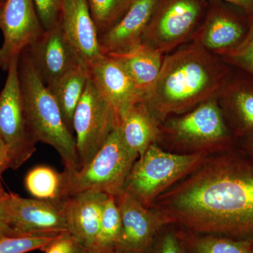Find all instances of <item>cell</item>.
I'll return each mask as SVG.
<instances>
[{
	"instance_id": "836d02e7",
	"label": "cell",
	"mask_w": 253,
	"mask_h": 253,
	"mask_svg": "<svg viewBox=\"0 0 253 253\" xmlns=\"http://www.w3.org/2000/svg\"><path fill=\"white\" fill-rule=\"evenodd\" d=\"M229 3L243 10L249 17L253 16V0H218Z\"/></svg>"
},
{
	"instance_id": "6da1fadb",
	"label": "cell",
	"mask_w": 253,
	"mask_h": 253,
	"mask_svg": "<svg viewBox=\"0 0 253 253\" xmlns=\"http://www.w3.org/2000/svg\"><path fill=\"white\" fill-rule=\"evenodd\" d=\"M151 208L186 231L253 240V158L236 147L211 155Z\"/></svg>"
},
{
	"instance_id": "9c48e42d",
	"label": "cell",
	"mask_w": 253,
	"mask_h": 253,
	"mask_svg": "<svg viewBox=\"0 0 253 253\" xmlns=\"http://www.w3.org/2000/svg\"><path fill=\"white\" fill-rule=\"evenodd\" d=\"M18 59L10 64L0 93V139L7 149L12 169H18L36 151V143L25 114L18 78Z\"/></svg>"
},
{
	"instance_id": "d6a6232c",
	"label": "cell",
	"mask_w": 253,
	"mask_h": 253,
	"mask_svg": "<svg viewBox=\"0 0 253 253\" xmlns=\"http://www.w3.org/2000/svg\"><path fill=\"white\" fill-rule=\"evenodd\" d=\"M236 147L249 157L253 158V133L236 141Z\"/></svg>"
},
{
	"instance_id": "1f68e13d",
	"label": "cell",
	"mask_w": 253,
	"mask_h": 253,
	"mask_svg": "<svg viewBox=\"0 0 253 253\" xmlns=\"http://www.w3.org/2000/svg\"><path fill=\"white\" fill-rule=\"evenodd\" d=\"M8 193L5 191L1 181H0V239L6 236H16L14 231L11 230L9 226L5 222L4 216H3V206L5 198Z\"/></svg>"
},
{
	"instance_id": "d590c367",
	"label": "cell",
	"mask_w": 253,
	"mask_h": 253,
	"mask_svg": "<svg viewBox=\"0 0 253 253\" xmlns=\"http://www.w3.org/2000/svg\"><path fill=\"white\" fill-rule=\"evenodd\" d=\"M81 253H121L118 252V251H116V249L113 250H101V249H93V248H90V249H86V248H84L83 251H81Z\"/></svg>"
},
{
	"instance_id": "52a82bcc",
	"label": "cell",
	"mask_w": 253,
	"mask_h": 253,
	"mask_svg": "<svg viewBox=\"0 0 253 253\" xmlns=\"http://www.w3.org/2000/svg\"><path fill=\"white\" fill-rule=\"evenodd\" d=\"M208 0H158L142 42L163 54L192 40L204 21Z\"/></svg>"
},
{
	"instance_id": "4fadbf2b",
	"label": "cell",
	"mask_w": 253,
	"mask_h": 253,
	"mask_svg": "<svg viewBox=\"0 0 253 253\" xmlns=\"http://www.w3.org/2000/svg\"><path fill=\"white\" fill-rule=\"evenodd\" d=\"M115 198L122 220V232L116 251L121 253H146L160 231L169 223L153 208L144 207L123 191Z\"/></svg>"
},
{
	"instance_id": "2e32d148",
	"label": "cell",
	"mask_w": 253,
	"mask_h": 253,
	"mask_svg": "<svg viewBox=\"0 0 253 253\" xmlns=\"http://www.w3.org/2000/svg\"><path fill=\"white\" fill-rule=\"evenodd\" d=\"M60 22L89 69L104 56L87 0H64Z\"/></svg>"
},
{
	"instance_id": "d4e9b609",
	"label": "cell",
	"mask_w": 253,
	"mask_h": 253,
	"mask_svg": "<svg viewBox=\"0 0 253 253\" xmlns=\"http://www.w3.org/2000/svg\"><path fill=\"white\" fill-rule=\"evenodd\" d=\"M122 232V220L116 198L108 196L103 206L99 231L93 249H116Z\"/></svg>"
},
{
	"instance_id": "3957f363",
	"label": "cell",
	"mask_w": 253,
	"mask_h": 253,
	"mask_svg": "<svg viewBox=\"0 0 253 253\" xmlns=\"http://www.w3.org/2000/svg\"><path fill=\"white\" fill-rule=\"evenodd\" d=\"M18 78L28 127L36 143L54 148L65 169H79L76 138L65 123L56 100L37 71L27 49L18 59Z\"/></svg>"
},
{
	"instance_id": "5b68a950",
	"label": "cell",
	"mask_w": 253,
	"mask_h": 253,
	"mask_svg": "<svg viewBox=\"0 0 253 253\" xmlns=\"http://www.w3.org/2000/svg\"><path fill=\"white\" fill-rule=\"evenodd\" d=\"M208 156L176 154L153 144L133 165L123 191L151 208L161 194L194 172Z\"/></svg>"
},
{
	"instance_id": "603a6c76",
	"label": "cell",
	"mask_w": 253,
	"mask_h": 253,
	"mask_svg": "<svg viewBox=\"0 0 253 253\" xmlns=\"http://www.w3.org/2000/svg\"><path fill=\"white\" fill-rule=\"evenodd\" d=\"M177 227L184 253H251L252 251L253 240L198 234Z\"/></svg>"
},
{
	"instance_id": "5bb4252c",
	"label": "cell",
	"mask_w": 253,
	"mask_h": 253,
	"mask_svg": "<svg viewBox=\"0 0 253 253\" xmlns=\"http://www.w3.org/2000/svg\"><path fill=\"white\" fill-rule=\"evenodd\" d=\"M37 71L46 85L78 66L84 65L68 41L61 22L26 48Z\"/></svg>"
},
{
	"instance_id": "f1b7e54d",
	"label": "cell",
	"mask_w": 253,
	"mask_h": 253,
	"mask_svg": "<svg viewBox=\"0 0 253 253\" xmlns=\"http://www.w3.org/2000/svg\"><path fill=\"white\" fill-rule=\"evenodd\" d=\"M145 253H184L177 226H165Z\"/></svg>"
},
{
	"instance_id": "4316f807",
	"label": "cell",
	"mask_w": 253,
	"mask_h": 253,
	"mask_svg": "<svg viewBox=\"0 0 253 253\" xmlns=\"http://www.w3.org/2000/svg\"><path fill=\"white\" fill-rule=\"evenodd\" d=\"M221 58L230 67L239 68L253 79V16L250 17L249 31L242 42Z\"/></svg>"
},
{
	"instance_id": "9a60e30c",
	"label": "cell",
	"mask_w": 253,
	"mask_h": 253,
	"mask_svg": "<svg viewBox=\"0 0 253 253\" xmlns=\"http://www.w3.org/2000/svg\"><path fill=\"white\" fill-rule=\"evenodd\" d=\"M89 78L101 96L116 111L118 119L143 97L121 63L105 54L89 68Z\"/></svg>"
},
{
	"instance_id": "74e56055",
	"label": "cell",
	"mask_w": 253,
	"mask_h": 253,
	"mask_svg": "<svg viewBox=\"0 0 253 253\" xmlns=\"http://www.w3.org/2000/svg\"><path fill=\"white\" fill-rule=\"evenodd\" d=\"M251 253H253V246L252 251H251Z\"/></svg>"
},
{
	"instance_id": "cb8c5ba5",
	"label": "cell",
	"mask_w": 253,
	"mask_h": 253,
	"mask_svg": "<svg viewBox=\"0 0 253 253\" xmlns=\"http://www.w3.org/2000/svg\"><path fill=\"white\" fill-rule=\"evenodd\" d=\"M25 186L34 199L42 201H61L63 196L62 172L46 166L31 169L25 178Z\"/></svg>"
},
{
	"instance_id": "7a4b0ae2",
	"label": "cell",
	"mask_w": 253,
	"mask_h": 253,
	"mask_svg": "<svg viewBox=\"0 0 253 253\" xmlns=\"http://www.w3.org/2000/svg\"><path fill=\"white\" fill-rule=\"evenodd\" d=\"M231 76L220 56L190 41L165 55L157 81L142 101L161 123L217 99Z\"/></svg>"
},
{
	"instance_id": "83f0119b",
	"label": "cell",
	"mask_w": 253,
	"mask_h": 253,
	"mask_svg": "<svg viewBox=\"0 0 253 253\" xmlns=\"http://www.w3.org/2000/svg\"><path fill=\"white\" fill-rule=\"evenodd\" d=\"M57 236H13L1 238L0 253H27L36 250L42 251Z\"/></svg>"
},
{
	"instance_id": "277c9868",
	"label": "cell",
	"mask_w": 253,
	"mask_h": 253,
	"mask_svg": "<svg viewBox=\"0 0 253 253\" xmlns=\"http://www.w3.org/2000/svg\"><path fill=\"white\" fill-rule=\"evenodd\" d=\"M157 144L176 154L211 156L235 149L236 141L217 99H212L161 123Z\"/></svg>"
},
{
	"instance_id": "f35d334b",
	"label": "cell",
	"mask_w": 253,
	"mask_h": 253,
	"mask_svg": "<svg viewBox=\"0 0 253 253\" xmlns=\"http://www.w3.org/2000/svg\"><path fill=\"white\" fill-rule=\"evenodd\" d=\"M0 1H4V0H0Z\"/></svg>"
},
{
	"instance_id": "f546056e",
	"label": "cell",
	"mask_w": 253,
	"mask_h": 253,
	"mask_svg": "<svg viewBox=\"0 0 253 253\" xmlns=\"http://www.w3.org/2000/svg\"><path fill=\"white\" fill-rule=\"evenodd\" d=\"M33 1L44 31H49L59 24L64 0H33Z\"/></svg>"
},
{
	"instance_id": "484cf974",
	"label": "cell",
	"mask_w": 253,
	"mask_h": 253,
	"mask_svg": "<svg viewBox=\"0 0 253 253\" xmlns=\"http://www.w3.org/2000/svg\"><path fill=\"white\" fill-rule=\"evenodd\" d=\"M134 0H87L99 38L119 22Z\"/></svg>"
},
{
	"instance_id": "8992f818",
	"label": "cell",
	"mask_w": 253,
	"mask_h": 253,
	"mask_svg": "<svg viewBox=\"0 0 253 253\" xmlns=\"http://www.w3.org/2000/svg\"><path fill=\"white\" fill-rule=\"evenodd\" d=\"M138 158L126 146L119 126H116L86 166L76 171L64 169L63 199L88 191L116 197L123 191L126 176Z\"/></svg>"
},
{
	"instance_id": "8d00e7d4",
	"label": "cell",
	"mask_w": 253,
	"mask_h": 253,
	"mask_svg": "<svg viewBox=\"0 0 253 253\" xmlns=\"http://www.w3.org/2000/svg\"><path fill=\"white\" fill-rule=\"evenodd\" d=\"M3 4H4V1H0V10L1 9V7H2Z\"/></svg>"
},
{
	"instance_id": "30bf717a",
	"label": "cell",
	"mask_w": 253,
	"mask_h": 253,
	"mask_svg": "<svg viewBox=\"0 0 253 253\" xmlns=\"http://www.w3.org/2000/svg\"><path fill=\"white\" fill-rule=\"evenodd\" d=\"M3 216L16 236L59 235L68 231L64 199L42 201L8 193Z\"/></svg>"
},
{
	"instance_id": "7402d4cb",
	"label": "cell",
	"mask_w": 253,
	"mask_h": 253,
	"mask_svg": "<svg viewBox=\"0 0 253 253\" xmlns=\"http://www.w3.org/2000/svg\"><path fill=\"white\" fill-rule=\"evenodd\" d=\"M89 80V68L82 65L46 85L59 106L66 126L72 132L73 116Z\"/></svg>"
},
{
	"instance_id": "ffe728a7",
	"label": "cell",
	"mask_w": 253,
	"mask_h": 253,
	"mask_svg": "<svg viewBox=\"0 0 253 253\" xmlns=\"http://www.w3.org/2000/svg\"><path fill=\"white\" fill-rule=\"evenodd\" d=\"M160 125L143 101L133 105L119 121L125 142L139 157L151 145L157 144Z\"/></svg>"
},
{
	"instance_id": "8fae6325",
	"label": "cell",
	"mask_w": 253,
	"mask_h": 253,
	"mask_svg": "<svg viewBox=\"0 0 253 253\" xmlns=\"http://www.w3.org/2000/svg\"><path fill=\"white\" fill-rule=\"evenodd\" d=\"M208 2L204 21L191 41L221 57L244 41L250 17L235 5L218 0Z\"/></svg>"
},
{
	"instance_id": "ac0fdd59",
	"label": "cell",
	"mask_w": 253,
	"mask_h": 253,
	"mask_svg": "<svg viewBox=\"0 0 253 253\" xmlns=\"http://www.w3.org/2000/svg\"><path fill=\"white\" fill-rule=\"evenodd\" d=\"M108 196L103 193L88 191L64 199L68 231L86 249H90L94 244L103 206Z\"/></svg>"
},
{
	"instance_id": "4dcf8cb0",
	"label": "cell",
	"mask_w": 253,
	"mask_h": 253,
	"mask_svg": "<svg viewBox=\"0 0 253 253\" xmlns=\"http://www.w3.org/2000/svg\"><path fill=\"white\" fill-rule=\"evenodd\" d=\"M84 248L78 240L67 231L61 233L42 251L44 253H81Z\"/></svg>"
},
{
	"instance_id": "e0dca14e",
	"label": "cell",
	"mask_w": 253,
	"mask_h": 253,
	"mask_svg": "<svg viewBox=\"0 0 253 253\" xmlns=\"http://www.w3.org/2000/svg\"><path fill=\"white\" fill-rule=\"evenodd\" d=\"M157 1L134 0L119 22L100 37L104 54H123L140 45Z\"/></svg>"
},
{
	"instance_id": "44dd1931",
	"label": "cell",
	"mask_w": 253,
	"mask_h": 253,
	"mask_svg": "<svg viewBox=\"0 0 253 253\" xmlns=\"http://www.w3.org/2000/svg\"><path fill=\"white\" fill-rule=\"evenodd\" d=\"M109 54L122 64L144 101L157 81L165 55L144 44L123 54Z\"/></svg>"
},
{
	"instance_id": "e575fe53",
	"label": "cell",
	"mask_w": 253,
	"mask_h": 253,
	"mask_svg": "<svg viewBox=\"0 0 253 253\" xmlns=\"http://www.w3.org/2000/svg\"><path fill=\"white\" fill-rule=\"evenodd\" d=\"M10 168V160L7 149L0 139V177L1 174Z\"/></svg>"
},
{
	"instance_id": "ba28073f",
	"label": "cell",
	"mask_w": 253,
	"mask_h": 253,
	"mask_svg": "<svg viewBox=\"0 0 253 253\" xmlns=\"http://www.w3.org/2000/svg\"><path fill=\"white\" fill-rule=\"evenodd\" d=\"M118 126L116 111L101 96L89 78L73 120L79 169L94 158Z\"/></svg>"
},
{
	"instance_id": "7c38bea8",
	"label": "cell",
	"mask_w": 253,
	"mask_h": 253,
	"mask_svg": "<svg viewBox=\"0 0 253 253\" xmlns=\"http://www.w3.org/2000/svg\"><path fill=\"white\" fill-rule=\"evenodd\" d=\"M0 68L8 71L13 60L38 41L43 33L33 0H4L0 10Z\"/></svg>"
},
{
	"instance_id": "d6986e66",
	"label": "cell",
	"mask_w": 253,
	"mask_h": 253,
	"mask_svg": "<svg viewBox=\"0 0 253 253\" xmlns=\"http://www.w3.org/2000/svg\"><path fill=\"white\" fill-rule=\"evenodd\" d=\"M217 101L236 141L253 133V78L231 76Z\"/></svg>"
}]
</instances>
